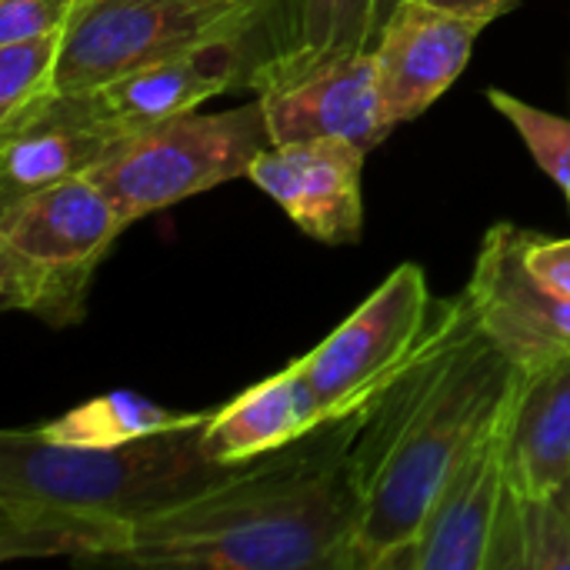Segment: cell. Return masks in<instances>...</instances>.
Here are the masks:
<instances>
[{
  "instance_id": "6da1fadb",
  "label": "cell",
  "mask_w": 570,
  "mask_h": 570,
  "mask_svg": "<svg viewBox=\"0 0 570 570\" xmlns=\"http://www.w3.org/2000/svg\"><path fill=\"white\" fill-rule=\"evenodd\" d=\"M518 381L521 367L484 334L468 294L441 301L428 344L351 448L361 498L354 570L394 568Z\"/></svg>"
},
{
  "instance_id": "7a4b0ae2",
  "label": "cell",
  "mask_w": 570,
  "mask_h": 570,
  "mask_svg": "<svg viewBox=\"0 0 570 570\" xmlns=\"http://www.w3.org/2000/svg\"><path fill=\"white\" fill-rule=\"evenodd\" d=\"M367 411L124 528L107 568L354 570L361 498L351 448Z\"/></svg>"
},
{
  "instance_id": "3957f363",
  "label": "cell",
  "mask_w": 570,
  "mask_h": 570,
  "mask_svg": "<svg viewBox=\"0 0 570 570\" xmlns=\"http://www.w3.org/2000/svg\"><path fill=\"white\" fill-rule=\"evenodd\" d=\"M200 428L164 431L117 448H63L30 431H3L0 558L97 564L124 528L220 488L257 464L207 458Z\"/></svg>"
},
{
  "instance_id": "277c9868",
  "label": "cell",
  "mask_w": 570,
  "mask_h": 570,
  "mask_svg": "<svg viewBox=\"0 0 570 570\" xmlns=\"http://www.w3.org/2000/svg\"><path fill=\"white\" fill-rule=\"evenodd\" d=\"M291 20L281 0H80L63 30L57 90L100 87L147 63L214 43H250L261 57L250 90L287 53Z\"/></svg>"
},
{
  "instance_id": "5b68a950",
  "label": "cell",
  "mask_w": 570,
  "mask_h": 570,
  "mask_svg": "<svg viewBox=\"0 0 570 570\" xmlns=\"http://www.w3.org/2000/svg\"><path fill=\"white\" fill-rule=\"evenodd\" d=\"M130 224L83 174L0 207V307L53 331L87 314L97 267Z\"/></svg>"
},
{
  "instance_id": "8992f818",
  "label": "cell",
  "mask_w": 570,
  "mask_h": 570,
  "mask_svg": "<svg viewBox=\"0 0 570 570\" xmlns=\"http://www.w3.org/2000/svg\"><path fill=\"white\" fill-rule=\"evenodd\" d=\"M274 147L261 97L220 110H187L124 137L90 170L127 224L167 210L187 197L247 177L250 164Z\"/></svg>"
},
{
  "instance_id": "52a82bcc",
  "label": "cell",
  "mask_w": 570,
  "mask_h": 570,
  "mask_svg": "<svg viewBox=\"0 0 570 570\" xmlns=\"http://www.w3.org/2000/svg\"><path fill=\"white\" fill-rule=\"evenodd\" d=\"M438 307L441 301L431 297L428 274L417 264H401L301 357L307 387L327 424H341L377 404L428 344Z\"/></svg>"
},
{
  "instance_id": "ba28073f",
  "label": "cell",
  "mask_w": 570,
  "mask_h": 570,
  "mask_svg": "<svg viewBox=\"0 0 570 570\" xmlns=\"http://www.w3.org/2000/svg\"><path fill=\"white\" fill-rule=\"evenodd\" d=\"M257 63L261 57L250 43H214L184 57L137 67L90 90L57 94L47 110L100 130L110 140H124L177 114L197 110L204 100L240 83L250 87Z\"/></svg>"
},
{
  "instance_id": "9c48e42d",
  "label": "cell",
  "mask_w": 570,
  "mask_h": 570,
  "mask_svg": "<svg viewBox=\"0 0 570 570\" xmlns=\"http://www.w3.org/2000/svg\"><path fill=\"white\" fill-rule=\"evenodd\" d=\"M524 237L528 230L511 220L494 224L464 294L484 334L521 371H534L570 354V301L551 294L524 267Z\"/></svg>"
},
{
  "instance_id": "30bf717a",
  "label": "cell",
  "mask_w": 570,
  "mask_h": 570,
  "mask_svg": "<svg viewBox=\"0 0 570 570\" xmlns=\"http://www.w3.org/2000/svg\"><path fill=\"white\" fill-rule=\"evenodd\" d=\"M257 97L274 144L351 140L371 154L397 127L384 107L374 47L317 63Z\"/></svg>"
},
{
  "instance_id": "8fae6325",
  "label": "cell",
  "mask_w": 570,
  "mask_h": 570,
  "mask_svg": "<svg viewBox=\"0 0 570 570\" xmlns=\"http://www.w3.org/2000/svg\"><path fill=\"white\" fill-rule=\"evenodd\" d=\"M524 374V371H521ZM521 384V381H518ZM518 391V387H514ZM514 391L438 494L421 531L391 570H484L491 528L508 491V438Z\"/></svg>"
},
{
  "instance_id": "7c38bea8",
  "label": "cell",
  "mask_w": 570,
  "mask_h": 570,
  "mask_svg": "<svg viewBox=\"0 0 570 570\" xmlns=\"http://www.w3.org/2000/svg\"><path fill=\"white\" fill-rule=\"evenodd\" d=\"M364 160L351 140L274 144L250 164V180L314 240L357 244L364 230Z\"/></svg>"
},
{
  "instance_id": "4fadbf2b",
  "label": "cell",
  "mask_w": 570,
  "mask_h": 570,
  "mask_svg": "<svg viewBox=\"0 0 570 570\" xmlns=\"http://www.w3.org/2000/svg\"><path fill=\"white\" fill-rule=\"evenodd\" d=\"M484 27L428 0H397L374 43L387 117L394 124L421 117L464 73Z\"/></svg>"
},
{
  "instance_id": "5bb4252c",
  "label": "cell",
  "mask_w": 570,
  "mask_h": 570,
  "mask_svg": "<svg viewBox=\"0 0 570 570\" xmlns=\"http://www.w3.org/2000/svg\"><path fill=\"white\" fill-rule=\"evenodd\" d=\"M331 428L307 387L301 357L250 384L200 428V448L220 464H254Z\"/></svg>"
},
{
  "instance_id": "9a60e30c",
  "label": "cell",
  "mask_w": 570,
  "mask_h": 570,
  "mask_svg": "<svg viewBox=\"0 0 570 570\" xmlns=\"http://www.w3.org/2000/svg\"><path fill=\"white\" fill-rule=\"evenodd\" d=\"M508 481L521 498L570 481V354L521 374L511 404Z\"/></svg>"
},
{
  "instance_id": "2e32d148",
  "label": "cell",
  "mask_w": 570,
  "mask_h": 570,
  "mask_svg": "<svg viewBox=\"0 0 570 570\" xmlns=\"http://www.w3.org/2000/svg\"><path fill=\"white\" fill-rule=\"evenodd\" d=\"M100 130L67 120L53 110H37L13 134H0V207L27 194L90 174L114 147Z\"/></svg>"
},
{
  "instance_id": "e0dca14e",
  "label": "cell",
  "mask_w": 570,
  "mask_h": 570,
  "mask_svg": "<svg viewBox=\"0 0 570 570\" xmlns=\"http://www.w3.org/2000/svg\"><path fill=\"white\" fill-rule=\"evenodd\" d=\"M394 3L397 0H294L287 53L267 70L257 94L287 83L317 63L371 50Z\"/></svg>"
},
{
  "instance_id": "ac0fdd59",
  "label": "cell",
  "mask_w": 570,
  "mask_h": 570,
  "mask_svg": "<svg viewBox=\"0 0 570 570\" xmlns=\"http://www.w3.org/2000/svg\"><path fill=\"white\" fill-rule=\"evenodd\" d=\"M207 417L210 411L177 414L134 391H110L27 431L37 434L40 441L63 444V448H117V444H130L150 434H164V431L200 428L207 424Z\"/></svg>"
},
{
  "instance_id": "d6986e66",
  "label": "cell",
  "mask_w": 570,
  "mask_h": 570,
  "mask_svg": "<svg viewBox=\"0 0 570 570\" xmlns=\"http://www.w3.org/2000/svg\"><path fill=\"white\" fill-rule=\"evenodd\" d=\"M63 33L0 43V134L23 127L57 90V60Z\"/></svg>"
},
{
  "instance_id": "ffe728a7",
  "label": "cell",
  "mask_w": 570,
  "mask_h": 570,
  "mask_svg": "<svg viewBox=\"0 0 570 570\" xmlns=\"http://www.w3.org/2000/svg\"><path fill=\"white\" fill-rule=\"evenodd\" d=\"M491 107L508 117V124L521 134L524 147L531 150V157L541 164V170L558 184V190L564 194L570 210V120L558 117L551 110H541L501 87L488 90Z\"/></svg>"
},
{
  "instance_id": "44dd1931",
  "label": "cell",
  "mask_w": 570,
  "mask_h": 570,
  "mask_svg": "<svg viewBox=\"0 0 570 570\" xmlns=\"http://www.w3.org/2000/svg\"><path fill=\"white\" fill-rule=\"evenodd\" d=\"M521 554L524 570H570V508L561 491L521 498Z\"/></svg>"
},
{
  "instance_id": "7402d4cb",
  "label": "cell",
  "mask_w": 570,
  "mask_h": 570,
  "mask_svg": "<svg viewBox=\"0 0 570 570\" xmlns=\"http://www.w3.org/2000/svg\"><path fill=\"white\" fill-rule=\"evenodd\" d=\"M80 0H0V43L63 33Z\"/></svg>"
},
{
  "instance_id": "603a6c76",
  "label": "cell",
  "mask_w": 570,
  "mask_h": 570,
  "mask_svg": "<svg viewBox=\"0 0 570 570\" xmlns=\"http://www.w3.org/2000/svg\"><path fill=\"white\" fill-rule=\"evenodd\" d=\"M524 267L558 297L570 301V237H544L528 230Z\"/></svg>"
},
{
  "instance_id": "cb8c5ba5",
  "label": "cell",
  "mask_w": 570,
  "mask_h": 570,
  "mask_svg": "<svg viewBox=\"0 0 570 570\" xmlns=\"http://www.w3.org/2000/svg\"><path fill=\"white\" fill-rule=\"evenodd\" d=\"M428 3H438L444 10H454V13H464V17H478L484 23L511 13L518 7V0H428Z\"/></svg>"
},
{
  "instance_id": "d4e9b609",
  "label": "cell",
  "mask_w": 570,
  "mask_h": 570,
  "mask_svg": "<svg viewBox=\"0 0 570 570\" xmlns=\"http://www.w3.org/2000/svg\"><path fill=\"white\" fill-rule=\"evenodd\" d=\"M284 3V10H287V20L294 17V0H281ZM287 43H291V37H287Z\"/></svg>"
},
{
  "instance_id": "484cf974",
  "label": "cell",
  "mask_w": 570,
  "mask_h": 570,
  "mask_svg": "<svg viewBox=\"0 0 570 570\" xmlns=\"http://www.w3.org/2000/svg\"><path fill=\"white\" fill-rule=\"evenodd\" d=\"M561 494H564V501H568V508H570V481L561 488Z\"/></svg>"
}]
</instances>
